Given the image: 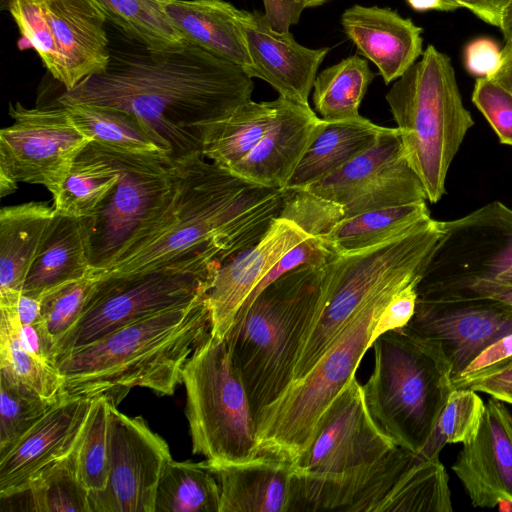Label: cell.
<instances>
[{
  "instance_id": "9",
  "label": "cell",
  "mask_w": 512,
  "mask_h": 512,
  "mask_svg": "<svg viewBox=\"0 0 512 512\" xmlns=\"http://www.w3.org/2000/svg\"><path fill=\"white\" fill-rule=\"evenodd\" d=\"M182 383L194 454L212 464L258 456L254 414L227 337L209 332L202 339L183 367Z\"/></svg>"
},
{
  "instance_id": "28",
  "label": "cell",
  "mask_w": 512,
  "mask_h": 512,
  "mask_svg": "<svg viewBox=\"0 0 512 512\" xmlns=\"http://www.w3.org/2000/svg\"><path fill=\"white\" fill-rule=\"evenodd\" d=\"M92 217L57 215L26 278L22 293L42 297L92 273Z\"/></svg>"
},
{
  "instance_id": "55",
  "label": "cell",
  "mask_w": 512,
  "mask_h": 512,
  "mask_svg": "<svg viewBox=\"0 0 512 512\" xmlns=\"http://www.w3.org/2000/svg\"><path fill=\"white\" fill-rule=\"evenodd\" d=\"M407 4L415 11H454L459 6L454 0H405Z\"/></svg>"
},
{
  "instance_id": "1",
  "label": "cell",
  "mask_w": 512,
  "mask_h": 512,
  "mask_svg": "<svg viewBox=\"0 0 512 512\" xmlns=\"http://www.w3.org/2000/svg\"><path fill=\"white\" fill-rule=\"evenodd\" d=\"M120 32L123 41H110L105 70L64 90L59 105L128 112L178 161L202 154L206 127L251 100L253 78L240 66L188 40L155 50Z\"/></svg>"
},
{
  "instance_id": "17",
  "label": "cell",
  "mask_w": 512,
  "mask_h": 512,
  "mask_svg": "<svg viewBox=\"0 0 512 512\" xmlns=\"http://www.w3.org/2000/svg\"><path fill=\"white\" fill-rule=\"evenodd\" d=\"M109 403L108 482L90 494L92 512H155L161 473L172 459L168 444L141 417Z\"/></svg>"
},
{
  "instance_id": "5",
  "label": "cell",
  "mask_w": 512,
  "mask_h": 512,
  "mask_svg": "<svg viewBox=\"0 0 512 512\" xmlns=\"http://www.w3.org/2000/svg\"><path fill=\"white\" fill-rule=\"evenodd\" d=\"M407 161L427 200L445 193L450 165L474 125L463 104L451 59L428 45L386 94Z\"/></svg>"
},
{
  "instance_id": "26",
  "label": "cell",
  "mask_w": 512,
  "mask_h": 512,
  "mask_svg": "<svg viewBox=\"0 0 512 512\" xmlns=\"http://www.w3.org/2000/svg\"><path fill=\"white\" fill-rule=\"evenodd\" d=\"M201 464L219 483V512H291L292 463L259 455L245 462Z\"/></svg>"
},
{
  "instance_id": "12",
  "label": "cell",
  "mask_w": 512,
  "mask_h": 512,
  "mask_svg": "<svg viewBox=\"0 0 512 512\" xmlns=\"http://www.w3.org/2000/svg\"><path fill=\"white\" fill-rule=\"evenodd\" d=\"M7 11L64 90L107 67L108 20L92 0H12Z\"/></svg>"
},
{
  "instance_id": "35",
  "label": "cell",
  "mask_w": 512,
  "mask_h": 512,
  "mask_svg": "<svg viewBox=\"0 0 512 512\" xmlns=\"http://www.w3.org/2000/svg\"><path fill=\"white\" fill-rule=\"evenodd\" d=\"M64 107L94 144L125 154L167 156L142 123L128 112L86 104Z\"/></svg>"
},
{
  "instance_id": "21",
  "label": "cell",
  "mask_w": 512,
  "mask_h": 512,
  "mask_svg": "<svg viewBox=\"0 0 512 512\" xmlns=\"http://www.w3.org/2000/svg\"><path fill=\"white\" fill-rule=\"evenodd\" d=\"M452 465L473 507L496 508L512 502V414L490 398L476 436L462 444Z\"/></svg>"
},
{
  "instance_id": "45",
  "label": "cell",
  "mask_w": 512,
  "mask_h": 512,
  "mask_svg": "<svg viewBox=\"0 0 512 512\" xmlns=\"http://www.w3.org/2000/svg\"><path fill=\"white\" fill-rule=\"evenodd\" d=\"M472 102L488 121L500 143L512 146V91L494 78H477Z\"/></svg>"
},
{
  "instance_id": "57",
  "label": "cell",
  "mask_w": 512,
  "mask_h": 512,
  "mask_svg": "<svg viewBox=\"0 0 512 512\" xmlns=\"http://www.w3.org/2000/svg\"><path fill=\"white\" fill-rule=\"evenodd\" d=\"M500 29L505 40V45H512V0H510L503 12Z\"/></svg>"
},
{
  "instance_id": "48",
  "label": "cell",
  "mask_w": 512,
  "mask_h": 512,
  "mask_svg": "<svg viewBox=\"0 0 512 512\" xmlns=\"http://www.w3.org/2000/svg\"><path fill=\"white\" fill-rule=\"evenodd\" d=\"M512 361V333L504 335L487 346L457 376L452 378L454 389L466 388Z\"/></svg>"
},
{
  "instance_id": "37",
  "label": "cell",
  "mask_w": 512,
  "mask_h": 512,
  "mask_svg": "<svg viewBox=\"0 0 512 512\" xmlns=\"http://www.w3.org/2000/svg\"><path fill=\"white\" fill-rule=\"evenodd\" d=\"M220 487L201 462L169 460L159 479L155 512H219Z\"/></svg>"
},
{
  "instance_id": "31",
  "label": "cell",
  "mask_w": 512,
  "mask_h": 512,
  "mask_svg": "<svg viewBox=\"0 0 512 512\" xmlns=\"http://www.w3.org/2000/svg\"><path fill=\"white\" fill-rule=\"evenodd\" d=\"M429 217L426 201L383 207L344 218L320 239L335 255L355 253L401 236Z\"/></svg>"
},
{
  "instance_id": "38",
  "label": "cell",
  "mask_w": 512,
  "mask_h": 512,
  "mask_svg": "<svg viewBox=\"0 0 512 512\" xmlns=\"http://www.w3.org/2000/svg\"><path fill=\"white\" fill-rule=\"evenodd\" d=\"M92 1L108 22L151 49H169L186 41L166 13L164 0Z\"/></svg>"
},
{
  "instance_id": "43",
  "label": "cell",
  "mask_w": 512,
  "mask_h": 512,
  "mask_svg": "<svg viewBox=\"0 0 512 512\" xmlns=\"http://www.w3.org/2000/svg\"><path fill=\"white\" fill-rule=\"evenodd\" d=\"M95 284L91 273L41 297L40 323L54 344V356L56 344L78 321Z\"/></svg>"
},
{
  "instance_id": "51",
  "label": "cell",
  "mask_w": 512,
  "mask_h": 512,
  "mask_svg": "<svg viewBox=\"0 0 512 512\" xmlns=\"http://www.w3.org/2000/svg\"><path fill=\"white\" fill-rule=\"evenodd\" d=\"M264 17L276 33L290 32V27L299 22L306 6L297 0H263Z\"/></svg>"
},
{
  "instance_id": "2",
  "label": "cell",
  "mask_w": 512,
  "mask_h": 512,
  "mask_svg": "<svg viewBox=\"0 0 512 512\" xmlns=\"http://www.w3.org/2000/svg\"><path fill=\"white\" fill-rule=\"evenodd\" d=\"M202 154L173 161L163 206L99 270L95 279L152 271L196 255L224 263L261 240L283 203V189L249 182Z\"/></svg>"
},
{
  "instance_id": "20",
  "label": "cell",
  "mask_w": 512,
  "mask_h": 512,
  "mask_svg": "<svg viewBox=\"0 0 512 512\" xmlns=\"http://www.w3.org/2000/svg\"><path fill=\"white\" fill-rule=\"evenodd\" d=\"M94 398L63 397L0 456V498L28 489L47 468L70 455L85 431Z\"/></svg>"
},
{
  "instance_id": "6",
  "label": "cell",
  "mask_w": 512,
  "mask_h": 512,
  "mask_svg": "<svg viewBox=\"0 0 512 512\" xmlns=\"http://www.w3.org/2000/svg\"><path fill=\"white\" fill-rule=\"evenodd\" d=\"M374 367L364 385L368 411L397 446L419 452L454 387L441 348L391 330L373 341Z\"/></svg>"
},
{
  "instance_id": "56",
  "label": "cell",
  "mask_w": 512,
  "mask_h": 512,
  "mask_svg": "<svg viewBox=\"0 0 512 512\" xmlns=\"http://www.w3.org/2000/svg\"><path fill=\"white\" fill-rule=\"evenodd\" d=\"M503 61L499 71L491 78L496 79L512 91V45L502 48Z\"/></svg>"
},
{
  "instance_id": "16",
  "label": "cell",
  "mask_w": 512,
  "mask_h": 512,
  "mask_svg": "<svg viewBox=\"0 0 512 512\" xmlns=\"http://www.w3.org/2000/svg\"><path fill=\"white\" fill-rule=\"evenodd\" d=\"M306 189L342 206L345 218L383 207L423 202V185L409 165L397 128L343 167Z\"/></svg>"
},
{
  "instance_id": "53",
  "label": "cell",
  "mask_w": 512,
  "mask_h": 512,
  "mask_svg": "<svg viewBox=\"0 0 512 512\" xmlns=\"http://www.w3.org/2000/svg\"><path fill=\"white\" fill-rule=\"evenodd\" d=\"M482 21L500 28L503 12L510 0H454Z\"/></svg>"
},
{
  "instance_id": "32",
  "label": "cell",
  "mask_w": 512,
  "mask_h": 512,
  "mask_svg": "<svg viewBox=\"0 0 512 512\" xmlns=\"http://www.w3.org/2000/svg\"><path fill=\"white\" fill-rule=\"evenodd\" d=\"M277 101L241 104L229 116L206 127L202 154L211 162L231 170L258 144L268 129Z\"/></svg>"
},
{
  "instance_id": "58",
  "label": "cell",
  "mask_w": 512,
  "mask_h": 512,
  "mask_svg": "<svg viewBox=\"0 0 512 512\" xmlns=\"http://www.w3.org/2000/svg\"><path fill=\"white\" fill-rule=\"evenodd\" d=\"M297 1L301 2L302 4H304L306 6V8H308V7H315V6L322 5L323 3L328 2L330 0H297Z\"/></svg>"
},
{
  "instance_id": "7",
  "label": "cell",
  "mask_w": 512,
  "mask_h": 512,
  "mask_svg": "<svg viewBox=\"0 0 512 512\" xmlns=\"http://www.w3.org/2000/svg\"><path fill=\"white\" fill-rule=\"evenodd\" d=\"M443 233L442 221L429 217L378 246L334 255L324 265L323 311L300 350L292 382L312 369L370 299L421 279Z\"/></svg>"
},
{
  "instance_id": "47",
  "label": "cell",
  "mask_w": 512,
  "mask_h": 512,
  "mask_svg": "<svg viewBox=\"0 0 512 512\" xmlns=\"http://www.w3.org/2000/svg\"><path fill=\"white\" fill-rule=\"evenodd\" d=\"M334 255L335 254L324 245L320 238L313 236L307 237L279 259L252 291L240 310L247 307L263 288L281 275L303 265H324Z\"/></svg>"
},
{
  "instance_id": "40",
  "label": "cell",
  "mask_w": 512,
  "mask_h": 512,
  "mask_svg": "<svg viewBox=\"0 0 512 512\" xmlns=\"http://www.w3.org/2000/svg\"><path fill=\"white\" fill-rule=\"evenodd\" d=\"M484 411L485 403L476 391L453 389L419 453L426 458H438L446 444L471 441L478 432Z\"/></svg>"
},
{
  "instance_id": "18",
  "label": "cell",
  "mask_w": 512,
  "mask_h": 512,
  "mask_svg": "<svg viewBox=\"0 0 512 512\" xmlns=\"http://www.w3.org/2000/svg\"><path fill=\"white\" fill-rule=\"evenodd\" d=\"M440 458L395 446L364 472L346 512H452Z\"/></svg>"
},
{
  "instance_id": "11",
  "label": "cell",
  "mask_w": 512,
  "mask_h": 512,
  "mask_svg": "<svg viewBox=\"0 0 512 512\" xmlns=\"http://www.w3.org/2000/svg\"><path fill=\"white\" fill-rule=\"evenodd\" d=\"M220 261L196 255L152 271L96 279L83 312L58 341L55 358L131 322L207 295Z\"/></svg>"
},
{
  "instance_id": "52",
  "label": "cell",
  "mask_w": 512,
  "mask_h": 512,
  "mask_svg": "<svg viewBox=\"0 0 512 512\" xmlns=\"http://www.w3.org/2000/svg\"><path fill=\"white\" fill-rule=\"evenodd\" d=\"M466 388L488 394L512 406V361L506 366L470 383Z\"/></svg>"
},
{
  "instance_id": "19",
  "label": "cell",
  "mask_w": 512,
  "mask_h": 512,
  "mask_svg": "<svg viewBox=\"0 0 512 512\" xmlns=\"http://www.w3.org/2000/svg\"><path fill=\"white\" fill-rule=\"evenodd\" d=\"M401 329L436 343L454 378L487 346L512 333V307L490 299L418 297L412 318Z\"/></svg>"
},
{
  "instance_id": "13",
  "label": "cell",
  "mask_w": 512,
  "mask_h": 512,
  "mask_svg": "<svg viewBox=\"0 0 512 512\" xmlns=\"http://www.w3.org/2000/svg\"><path fill=\"white\" fill-rule=\"evenodd\" d=\"M13 122L0 131V195L18 183L58 191L79 155L92 141L77 127L64 106L27 108L9 104Z\"/></svg>"
},
{
  "instance_id": "34",
  "label": "cell",
  "mask_w": 512,
  "mask_h": 512,
  "mask_svg": "<svg viewBox=\"0 0 512 512\" xmlns=\"http://www.w3.org/2000/svg\"><path fill=\"white\" fill-rule=\"evenodd\" d=\"M0 376L54 404L62 398L63 379L54 364L25 349L17 336L16 308H0Z\"/></svg>"
},
{
  "instance_id": "14",
  "label": "cell",
  "mask_w": 512,
  "mask_h": 512,
  "mask_svg": "<svg viewBox=\"0 0 512 512\" xmlns=\"http://www.w3.org/2000/svg\"><path fill=\"white\" fill-rule=\"evenodd\" d=\"M97 146L115 167L118 179L92 216V271L106 266L158 212L174 183V162L166 155L125 154Z\"/></svg>"
},
{
  "instance_id": "30",
  "label": "cell",
  "mask_w": 512,
  "mask_h": 512,
  "mask_svg": "<svg viewBox=\"0 0 512 512\" xmlns=\"http://www.w3.org/2000/svg\"><path fill=\"white\" fill-rule=\"evenodd\" d=\"M384 128L361 115L342 121L323 120L284 189L306 188L335 172L374 145Z\"/></svg>"
},
{
  "instance_id": "44",
  "label": "cell",
  "mask_w": 512,
  "mask_h": 512,
  "mask_svg": "<svg viewBox=\"0 0 512 512\" xmlns=\"http://www.w3.org/2000/svg\"><path fill=\"white\" fill-rule=\"evenodd\" d=\"M279 217L292 221L308 235L321 238L345 215L342 206L306 189H283Z\"/></svg>"
},
{
  "instance_id": "50",
  "label": "cell",
  "mask_w": 512,
  "mask_h": 512,
  "mask_svg": "<svg viewBox=\"0 0 512 512\" xmlns=\"http://www.w3.org/2000/svg\"><path fill=\"white\" fill-rule=\"evenodd\" d=\"M502 61V49L491 38H476L465 47V68L469 74L478 78L493 77L499 71Z\"/></svg>"
},
{
  "instance_id": "54",
  "label": "cell",
  "mask_w": 512,
  "mask_h": 512,
  "mask_svg": "<svg viewBox=\"0 0 512 512\" xmlns=\"http://www.w3.org/2000/svg\"><path fill=\"white\" fill-rule=\"evenodd\" d=\"M41 297L22 293L16 311L21 325H29L38 322L41 318Z\"/></svg>"
},
{
  "instance_id": "46",
  "label": "cell",
  "mask_w": 512,
  "mask_h": 512,
  "mask_svg": "<svg viewBox=\"0 0 512 512\" xmlns=\"http://www.w3.org/2000/svg\"><path fill=\"white\" fill-rule=\"evenodd\" d=\"M417 292L419 298L490 299L512 307V282L474 278L442 285L417 286Z\"/></svg>"
},
{
  "instance_id": "15",
  "label": "cell",
  "mask_w": 512,
  "mask_h": 512,
  "mask_svg": "<svg viewBox=\"0 0 512 512\" xmlns=\"http://www.w3.org/2000/svg\"><path fill=\"white\" fill-rule=\"evenodd\" d=\"M442 225L418 286L474 278L512 282V208L493 201Z\"/></svg>"
},
{
  "instance_id": "24",
  "label": "cell",
  "mask_w": 512,
  "mask_h": 512,
  "mask_svg": "<svg viewBox=\"0 0 512 512\" xmlns=\"http://www.w3.org/2000/svg\"><path fill=\"white\" fill-rule=\"evenodd\" d=\"M272 121L252 151L230 171L272 189H284L323 119L310 105L279 96Z\"/></svg>"
},
{
  "instance_id": "4",
  "label": "cell",
  "mask_w": 512,
  "mask_h": 512,
  "mask_svg": "<svg viewBox=\"0 0 512 512\" xmlns=\"http://www.w3.org/2000/svg\"><path fill=\"white\" fill-rule=\"evenodd\" d=\"M324 265L299 266L272 281L237 313L226 336L255 419L293 381L323 311Z\"/></svg>"
},
{
  "instance_id": "29",
  "label": "cell",
  "mask_w": 512,
  "mask_h": 512,
  "mask_svg": "<svg viewBox=\"0 0 512 512\" xmlns=\"http://www.w3.org/2000/svg\"><path fill=\"white\" fill-rule=\"evenodd\" d=\"M164 7L186 40L248 72L251 61L238 21L240 9L225 0H164Z\"/></svg>"
},
{
  "instance_id": "42",
  "label": "cell",
  "mask_w": 512,
  "mask_h": 512,
  "mask_svg": "<svg viewBox=\"0 0 512 512\" xmlns=\"http://www.w3.org/2000/svg\"><path fill=\"white\" fill-rule=\"evenodd\" d=\"M51 405L0 376V456L17 442Z\"/></svg>"
},
{
  "instance_id": "23",
  "label": "cell",
  "mask_w": 512,
  "mask_h": 512,
  "mask_svg": "<svg viewBox=\"0 0 512 512\" xmlns=\"http://www.w3.org/2000/svg\"><path fill=\"white\" fill-rule=\"evenodd\" d=\"M309 236L292 221L278 217L259 242L218 267L206 296L213 336H227L237 313L260 281L283 255Z\"/></svg>"
},
{
  "instance_id": "27",
  "label": "cell",
  "mask_w": 512,
  "mask_h": 512,
  "mask_svg": "<svg viewBox=\"0 0 512 512\" xmlns=\"http://www.w3.org/2000/svg\"><path fill=\"white\" fill-rule=\"evenodd\" d=\"M57 214L45 202L0 210V308H16L23 287Z\"/></svg>"
},
{
  "instance_id": "59",
  "label": "cell",
  "mask_w": 512,
  "mask_h": 512,
  "mask_svg": "<svg viewBox=\"0 0 512 512\" xmlns=\"http://www.w3.org/2000/svg\"><path fill=\"white\" fill-rule=\"evenodd\" d=\"M12 0H0V10H8V6L11 3Z\"/></svg>"
},
{
  "instance_id": "49",
  "label": "cell",
  "mask_w": 512,
  "mask_h": 512,
  "mask_svg": "<svg viewBox=\"0 0 512 512\" xmlns=\"http://www.w3.org/2000/svg\"><path fill=\"white\" fill-rule=\"evenodd\" d=\"M420 280L411 282L392 297L379 316L373 332L374 340L385 332L401 329L408 324L415 311Z\"/></svg>"
},
{
  "instance_id": "8",
  "label": "cell",
  "mask_w": 512,
  "mask_h": 512,
  "mask_svg": "<svg viewBox=\"0 0 512 512\" xmlns=\"http://www.w3.org/2000/svg\"><path fill=\"white\" fill-rule=\"evenodd\" d=\"M408 284L389 288L365 303L312 369L260 411L255 419L258 456L294 463L304 454L325 412L372 346L382 311Z\"/></svg>"
},
{
  "instance_id": "3",
  "label": "cell",
  "mask_w": 512,
  "mask_h": 512,
  "mask_svg": "<svg viewBox=\"0 0 512 512\" xmlns=\"http://www.w3.org/2000/svg\"><path fill=\"white\" fill-rule=\"evenodd\" d=\"M207 295L124 325L54 360L63 397L105 396L118 405L134 387L172 395L195 347L210 332Z\"/></svg>"
},
{
  "instance_id": "25",
  "label": "cell",
  "mask_w": 512,
  "mask_h": 512,
  "mask_svg": "<svg viewBox=\"0 0 512 512\" xmlns=\"http://www.w3.org/2000/svg\"><path fill=\"white\" fill-rule=\"evenodd\" d=\"M340 22L385 84L401 77L424 52L423 29L390 8L355 4L342 13Z\"/></svg>"
},
{
  "instance_id": "22",
  "label": "cell",
  "mask_w": 512,
  "mask_h": 512,
  "mask_svg": "<svg viewBox=\"0 0 512 512\" xmlns=\"http://www.w3.org/2000/svg\"><path fill=\"white\" fill-rule=\"evenodd\" d=\"M238 21L251 61L248 75L264 80L281 97L309 105L318 68L330 49L308 48L290 32H274L258 11L240 9Z\"/></svg>"
},
{
  "instance_id": "39",
  "label": "cell",
  "mask_w": 512,
  "mask_h": 512,
  "mask_svg": "<svg viewBox=\"0 0 512 512\" xmlns=\"http://www.w3.org/2000/svg\"><path fill=\"white\" fill-rule=\"evenodd\" d=\"M77 448L70 455L44 470L27 490L21 492L26 499V510L92 512L90 492L78 473Z\"/></svg>"
},
{
  "instance_id": "33",
  "label": "cell",
  "mask_w": 512,
  "mask_h": 512,
  "mask_svg": "<svg viewBox=\"0 0 512 512\" xmlns=\"http://www.w3.org/2000/svg\"><path fill=\"white\" fill-rule=\"evenodd\" d=\"M115 167L95 144L90 143L79 155L62 185L53 195L57 215L92 217L115 186Z\"/></svg>"
},
{
  "instance_id": "36",
  "label": "cell",
  "mask_w": 512,
  "mask_h": 512,
  "mask_svg": "<svg viewBox=\"0 0 512 512\" xmlns=\"http://www.w3.org/2000/svg\"><path fill=\"white\" fill-rule=\"evenodd\" d=\"M375 74L358 55L344 58L317 74L313 85V104L327 122L360 116L359 106Z\"/></svg>"
},
{
  "instance_id": "41",
  "label": "cell",
  "mask_w": 512,
  "mask_h": 512,
  "mask_svg": "<svg viewBox=\"0 0 512 512\" xmlns=\"http://www.w3.org/2000/svg\"><path fill=\"white\" fill-rule=\"evenodd\" d=\"M108 419L107 399L95 397L77 448L78 473L90 494L101 492L108 482Z\"/></svg>"
},
{
  "instance_id": "10",
  "label": "cell",
  "mask_w": 512,
  "mask_h": 512,
  "mask_svg": "<svg viewBox=\"0 0 512 512\" xmlns=\"http://www.w3.org/2000/svg\"><path fill=\"white\" fill-rule=\"evenodd\" d=\"M395 446L368 411L354 375L325 412L309 448L292 463L291 512L332 511L348 479Z\"/></svg>"
}]
</instances>
